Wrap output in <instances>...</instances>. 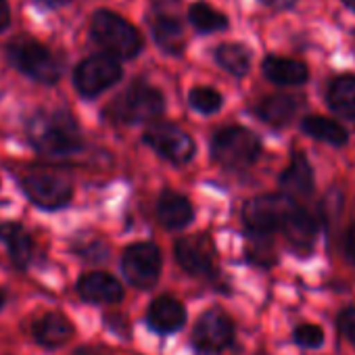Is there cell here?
I'll use <instances>...</instances> for the list:
<instances>
[{"instance_id":"f1b7e54d","label":"cell","mask_w":355,"mask_h":355,"mask_svg":"<svg viewBox=\"0 0 355 355\" xmlns=\"http://www.w3.org/2000/svg\"><path fill=\"white\" fill-rule=\"evenodd\" d=\"M103 324H105V328H107L109 332H113V334L119 336V338H130V334H132V330H130V320H128L125 315L117 313V311H107V313L103 315Z\"/></svg>"},{"instance_id":"d6986e66","label":"cell","mask_w":355,"mask_h":355,"mask_svg":"<svg viewBox=\"0 0 355 355\" xmlns=\"http://www.w3.org/2000/svg\"><path fill=\"white\" fill-rule=\"evenodd\" d=\"M263 76L280 86H297L307 80V67L295 59L268 57L263 61Z\"/></svg>"},{"instance_id":"e0dca14e","label":"cell","mask_w":355,"mask_h":355,"mask_svg":"<svg viewBox=\"0 0 355 355\" xmlns=\"http://www.w3.org/2000/svg\"><path fill=\"white\" fill-rule=\"evenodd\" d=\"M193 205L178 193H163L157 203V218L167 230H182L193 222Z\"/></svg>"},{"instance_id":"ba28073f","label":"cell","mask_w":355,"mask_h":355,"mask_svg":"<svg viewBox=\"0 0 355 355\" xmlns=\"http://www.w3.org/2000/svg\"><path fill=\"white\" fill-rule=\"evenodd\" d=\"M163 268L161 251L155 243H134L121 255V274L134 288L148 291L157 284Z\"/></svg>"},{"instance_id":"5b68a950","label":"cell","mask_w":355,"mask_h":355,"mask_svg":"<svg viewBox=\"0 0 355 355\" xmlns=\"http://www.w3.org/2000/svg\"><path fill=\"white\" fill-rule=\"evenodd\" d=\"M163 109L165 98L157 88L146 84H132L111 103L109 115L121 123H140L159 117Z\"/></svg>"},{"instance_id":"d6a6232c","label":"cell","mask_w":355,"mask_h":355,"mask_svg":"<svg viewBox=\"0 0 355 355\" xmlns=\"http://www.w3.org/2000/svg\"><path fill=\"white\" fill-rule=\"evenodd\" d=\"M266 5H272V7H291L295 0H263Z\"/></svg>"},{"instance_id":"4fadbf2b","label":"cell","mask_w":355,"mask_h":355,"mask_svg":"<svg viewBox=\"0 0 355 355\" xmlns=\"http://www.w3.org/2000/svg\"><path fill=\"white\" fill-rule=\"evenodd\" d=\"M189 320V311L182 301H178L171 295H159L157 299L150 301L146 309V326L159 336H169L178 334Z\"/></svg>"},{"instance_id":"ffe728a7","label":"cell","mask_w":355,"mask_h":355,"mask_svg":"<svg viewBox=\"0 0 355 355\" xmlns=\"http://www.w3.org/2000/svg\"><path fill=\"white\" fill-rule=\"evenodd\" d=\"M153 38L167 55H180L187 46L182 24L173 17H155L150 24Z\"/></svg>"},{"instance_id":"6da1fadb","label":"cell","mask_w":355,"mask_h":355,"mask_svg":"<svg viewBox=\"0 0 355 355\" xmlns=\"http://www.w3.org/2000/svg\"><path fill=\"white\" fill-rule=\"evenodd\" d=\"M243 218L249 234L272 236L274 232H282V236L299 255H307L313 249L318 226L313 218L288 195L255 197L245 205Z\"/></svg>"},{"instance_id":"ac0fdd59","label":"cell","mask_w":355,"mask_h":355,"mask_svg":"<svg viewBox=\"0 0 355 355\" xmlns=\"http://www.w3.org/2000/svg\"><path fill=\"white\" fill-rule=\"evenodd\" d=\"M280 187L288 195H309L313 191V171L303 155H293L291 163L280 175Z\"/></svg>"},{"instance_id":"836d02e7","label":"cell","mask_w":355,"mask_h":355,"mask_svg":"<svg viewBox=\"0 0 355 355\" xmlns=\"http://www.w3.org/2000/svg\"><path fill=\"white\" fill-rule=\"evenodd\" d=\"M40 3H44L46 7H63L69 3V0H40Z\"/></svg>"},{"instance_id":"5bb4252c","label":"cell","mask_w":355,"mask_h":355,"mask_svg":"<svg viewBox=\"0 0 355 355\" xmlns=\"http://www.w3.org/2000/svg\"><path fill=\"white\" fill-rule=\"evenodd\" d=\"M32 340L44 351H57L76 336L73 322L61 311H46L30 324Z\"/></svg>"},{"instance_id":"8fae6325","label":"cell","mask_w":355,"mask_h":355,"mask_svg":"<svg viewBox=\"0 0 355 355\" xmlns=\"http://www.w3.org/2000/svg\"><path fill=\"white\" fill-rule=\"evenodd\" d=\"M24 193L28 199L42 209H61L69 203L73 191L61 173L55 171H32L24 178Z\"/></svg>"},{"instance_id":"d4e9b609","label":"cell","mask_w":355,"mask_h":355,"mask_svg":"<svg viewBox=\"0 0 355 355\" xmlns=\"http://www.w3.org/2000/svg\"><path fill=\"white\" fill-rule=\"evenodd\" d=\"M189 19H191V24H193L199 32H203V34L220 32V30H224V28L228 26L226 17H224L220 11H216L214 7H209L207 3H197V5H193L191 11H189Z\"/></svg>"},{"instance_id":"4316f807","label":"cell","mask_w":355,"mask_h":355,"mask_svg":"<svg viewBox=\"0 0 355 355\" xmlns=\"http://www.w3.org/2000/svg\"><path fill=\"white\" fill-rule=\"evenodd\" d=\"M189 103L201 113H216L222 107V94L214 88H195L189 94Z\"/></svg>"},{"instance_id":"e575fe53","label":"cell","mask_w":355,"mask_h":355,"mask_svg":"<svg viewBox=\"0 0 355 355\" xmlns=\"http://www.w3.org/2000/svg\"><path fill=\"white\" fill-rule=\"evenodd\" d=\"M7 301H9V295H7V291L0 286V311L5 309V305H7Z\"/></svg>"},{"instance_id":"1f68e13d","label":"cell","mask_w":355,"mask_h":355,"mask_svg":"<svg viewBox=\"0 0 355 355\" xmlns=\"http://www.w3.org/2000/svg\"><path fill=\"white\" fill-rule=\"evenodd\" d=\"M9 24H11V11H9V5H7V0H0V32H3Z\"/></svg>"},{"instance_id":"484cf974","label":"cell","mask_w":355,"mask_h":355,"mask_svg":"<svg viewBox=\"0 0 355 355\" xmlns=\"http://www.w3.org/2000/svg\"><path fill=\"white\" fill-rule=\"evenodd\" d=\"M293 340L301 349H320L326 340V332L320 324L303 322L293 330Z\"/></svg>"},{"instance_id":"d590c367","label":"cell","mask_w":355,"mask_h":355,"mask_svg":"<svg viewBox=\"0 0 355 355\" xmlns=\"http://www.w3.org/2000/svg\"><path fill=\"white\" fill-rule=\"evenodd\" d=\"M343 3H345L347 9H351V11L355 13V0H343Z\"/></svg>"},{"instance_id":"8992f818","label":"cell","mask_w":355,"mask_h":355,"mask_svg":"<svg viewBox=\"0 0 355 355\" xmlns=\"http://www.w3.org/2000/svg\"><path fill=\"white\" fill-rule=\"evenodd\" d=\"M211 150L220 165L228 169H245L257 161L261 153V142L253 132L230 125L216 134Z\"/></svg>"},{"instance_id":"8d00e7d4","label":"cell","mask_w":355,"mask_h":355,"mask_svg":"<svg viewBox=\"0 0 355 355\" xmlns=\"http://www.w3.org/2000/svg\"><path fill=\"white\" fill-rule=\"evenodd\" d=\"M255 355H268V353H266V351H257Z\"/></svg>"},{"instance_id":"277c9868","label":"cell","mask_w":355,"mask_h":355,"mask_svg":"<svg viewBox=\"0 0 355 355\" xmlns=\"http://www.w3.org/2000/svg\"><path fill=\"white\" fill-rule=\"evenodd\" d=\"M236 340L234 320L222 307H209L195 322L191 343L201 355H222Z\"/></svg>"},{"instance_id":"44dd1931","label":"cell","mask_w":355,"mask_h":355,"mask_svg":"<svg viewBox=\"0 0 355 355\" xmlns=\"http://www.w3.org/2000/svg\"><path fill=\"white\" fill-rule=\"evenodd\" d=\"M328 105L336 115L355 121V76H340L330 84Z\"/></svg>"},{"instance_id":"7c38bea8","label":"cell","mask_w":355,"mask_h":355,"mask_svg":"<svg viewBox=\"0 0 355 355\" xmlns=\"http://www.w3.org/2000/svg\"><path fill=\"white\" fill-rule=\"evenodd\" d=\"M146 144L171 163H187L195 155V140L175 123H153L144 134Z\"/></svg>"},{"instance_id":"f546056e","label":"cell","mask_w":355,"mask_h":355,"mask_svg":"<svg viewBox=\"0 0 355 355\" xmlns=\"http://www.w3.org/2000/svg\"><path fill=\"white\" fill-rule=\"evenodd\" d=\"M340 249H343V255L349 263L355 266V222H351L343 234V241H340Z\"/></svg>"},{"instance_id":"83f0119b","label":"cell","mask_w":355,"mask_h":355,"mask_svg":"<svg viewBox=\"0 0 355 355\" xmlns=\"http://www.w3.org/2000/svg\"><path fill=\"white\" fill-rule=\"evenodd\" d=\"M334 324L338 334L355 349V305H347L345 309H340Z\"/></svg>"},{"instance_id":"30bf717a","label":"cell","mask_w":355,"mask_h":355,"mask_svg":"<svg viewBox=\"0 0 355 355\" xmlns=\"http://www.w3.org/2000/svg\"><path fill=\"white\" fill-rule=\"evenodd\" d=\"M121 78V65L113 55H92L84 59L73 73L76 88L82 96H98L107 88H111Z\"/></svg>"},{"instance_id":"603a6c76","label":"cell","mask_w":355,"mask_h":355,"mask_svg":"<svg viewBox=\"0 0 355 355\" xmlns=\"http://www.w3.org/2000/svg\"><path fill=\"white\" fill-rule=\"evenodd\" d=\"M297 109H299L297 98L278 94V96L266 98V101L257 107V115H259L266 123H270V125H286V123L295 117Z\"/></svg>"},{"instance_id":"cb8c5ba5","label":"cell","mask_w":355,"mask_h":355,"mask_svg":"<svg viewBox=\"0 0 355 355\" xmlns=\"http://www.w3.org/2000/svg\"><path fill=\"white\" fill-rule=\"evenodd\" d=\"M216 59L232 76H245L251 67V55L243 44H222L216 51Z\"/></svg>"},{"instance_id":"52a82bcc","label":"cell","mask_w":355,"mask_h":355,"mask_svg":"<svg viewBox=\"0 0 355 355\" xmlns=\"http://www.w3.org/2000/svg\"><path fill=\"white\" fill-rule=\"evenodd\" d=\"M9 59L21 73L36 82L55 84L61 78V65L57 57L36 40L17 38L13 44H9Z\"/></svg>"},{"instance_id":"7402d4cb","label":"cell","mask_w":355,"mask_h":355,"mask_svg":"<svg viewBox=\"0 0 355 355\" xmlns=\"http://www.w3.org/2000/svg\"><path fill=\"white\" fill-rule=\"evenodd\" d=\"M301 130L315 138V140H322V142H328V144H334V146H340L349 140L347 136V130L334 121V119H328V117H320V115H309L301 121Z\"/></svg>"},{"instance_id":"3957f363","label":"cell","mask_w":355,"mask_h":355,"mask_svg":"<svg viewBox=\"0 0 355 355\" xmlns=\"http://www.w3.org/2000/svg\"><path fill=\"white\" fill-rule=\"evenodd\" d=\"M90 34L96 44H101L109 55L119 59H132L142 49V38L138 30L111 11L94 13L90 24Z\"/></svg>"},{"instance_id":"7a4b0ae2","label":"cell","mask_w":355,"mask_h":355,"mask_svg":"<svg viewBox=\"0 0 355 355\" xmlns=\"http://www.w3.org/2000/svg\"><path fill=\"white\" fill-rule=\"evenodd\" d=\"M30 140L40 153L51 157H67L82 150L78 125L63 111L36 115L30 123Z\"/></svg>"},{"instance_id":"2e32d148","label":"cell","mask_w":355,"mask_h":355,"mask_svg":"<svg viewBox=\"0 0 355 355\" xmlns=\"http://www.w3.org/2000/svg\"><path fill=\"white\" fill-rule=\"evenodd\" d=\"M0 243L5 245V249L9 253V259L17 270L24 272V270L30 268V263L34 259L36 245H34L32 234L21 224H17V222L0 224Z\"/></svg>"},{"instance_id":"9c48e42d","label":"cell","mask_w":355,"mask_h":355,"mask_svg":"<svg viewBox=\"0 0 355 355\" xmlns=\"http://www.w3.org/2000/svg\"><path fill=\"white\" fill-rule=\"evenodd\" d=\"M173 255L178 266L193 278L211 280L218 276V253L209 236L193 234L180 239L173 247Z\"/></svg>"},{"instance_id":"9a60e30c","label":"cell","mask_w":355,"mask_h":355,"mask_svg":"<svg viewBox=\"0 0 355 355\" xmlns=\"http://www.w3.org/2000/svg\"><path fill=\"white\" fill-rule=\"evenodd\" d=\"M76 293L84 303L90 305H117L123 301V286L109 272L82 274L76 284Z\"/></svg>"},{"instance_id":"4dcf8cb0","label":"cell","mask_w":355,"mask_h":355,"mask_svg":"<svg viewBox=\"0 0 355 355\" xmlns=\"http://www.w3.org/2000/svg\"><path fill=\"white\" fill-rule=\"evenodd\" d=\"M71 355H113L107 347L103 345H94V343H88V345H78Z\"/></svg>"}]
</instances>
